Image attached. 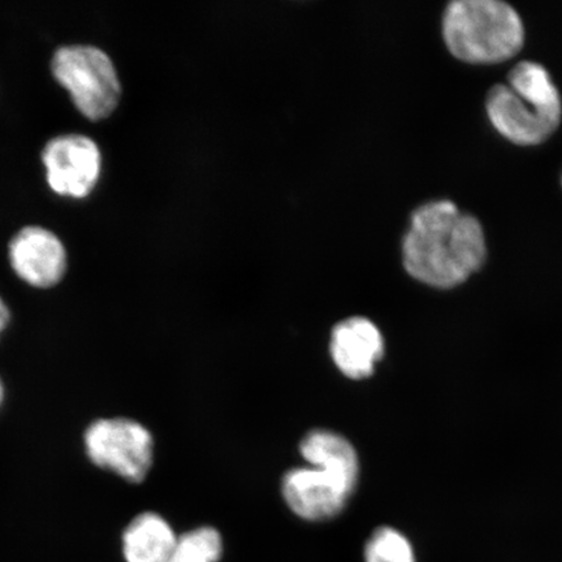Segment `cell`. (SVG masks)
Wrapping results in <instances>:
<instances>
[{
  "label": "cell",
  "mask_w": 562,
  "mask_h": 562,
  "mask_svg": "<svg viewBox=\"0 0 562 562\" xmlns=\"http://www.w3.org/2000/svg\"><path fill=\"white\" fill-rule=\"evenodd\" d=\"M404 269L422 284L451 290L480 271L487 259L486 236L476 216L449 200L413 211L403 243Z\"/></svg>",
  "instance_id": "obj_1"
},
{
  "label": "cell",
  "mask_w": 562,
  "mask_h": 562,
  "mask_svg": "<svg viewBox=\"0 0 562 562\" xmlns=\"http://www.w3.org/2000/svg\"><path fill=\"white\" fill-rule=\"evenodd\" d=\"M486 111L504 138L519 146H537L558 131L562 101L546 67L524 60L512 68L507 83L490 89Z\"/></svg>",
  "instance_id": "obj_2"
},
{
  "label": "cell",
  "mask_w": 562,
  "mask_h": 562,
  "mask_svg": "<svg viewBox=\"0 0 562 562\" xmlns=\"http://www.w3.org/2000/svg\"><path fill=\"white\" fill-rule=\"evenodd\" d=\"M441 26L449 53L470 65L507 61L524 47L522 20L502 0H454Z\"/></svg>",
  "instance_id": "obj_3"
},
{
  "label": "cell",
  "mask_w": 562,
  "mask_h": 562,
  "mask_svg": "<svg viewBox=\"0 0 562 562\" xmlns=\"http://www.w3.org/2000/svg\"><path fill=\"white\" fill-rule=\"evenodd\" d=\"M53 75L72 98L76 108L91 121L112 114L122 95L114 61L93 45L61 46L53 55Z\"/></svg>",
  "instance_id": "obj_4"
},
{
  "label": "cell",
  "mask_w": 562,
  "mask_h": 562,
  "mask_svg": "<svg viewBox=\"0 0 562 562\" xmlns=\"http://www.w3.org/2000/svg\"><path fill=\"white\" fill-rule=\"evenodd\" d=\"M83 447L93 465L126 482H143L153 465V435L130 418L94 420L83 432Z\"/></svg>",
  "instance_id": "obj_5"
},
{
  "label": "cell",
  "mask_w": 562,
  "mask_h": 562,
  "mask_svg": "<svg viewBox=\"0 0 562 562\" xmlns=\"http://www.w3.org/2000/svg\"><path fill=\"white\" fill-rule=\"evenodd\" d=\"M358 476L334 468L292 469L283 477V496L290 508L307 521H325L346 507Z\"/></svg>",
  "instance_id": "obj_6"
},
{
  "label": "cell",
  "mask_w": 562,
  "mask_h": 562,
  "mask_svg": "<svg viewBox=\"0 0 562 562\" xmlns=\"http://www.w3.org/2000/svg\"><path fill=\"white\" fill-rule=\"evenodd\" d=\"M46 180L55 193L83 199L97 186L102 153L93 138L81 133L53 137L42 150Z\"/></svg>",
  "instance_id": "obj_7"
},
{
  "label": "cell",
  "mask_w": 562,
  "mask_h": 562,
  "mask_svg": "<svg viewBox=\"0 0 562 562\" xmlns=\"http://www.w3.org/2000/svg\"><path fill=\"white\" fill-rule=\"evenodd\" d=\"M10 262L21 280L35 288H52L67 271L65 244L53 231L26 226L11 238Z\"/></svg>",
  "instance_id": "obj_8"
},
{
  "label": "cell",
  "mask_w": 562,
  "mask_h": 562,
  "mask_svg": "<svg viewBox=\"0 0 562 562\" xmlns=\"http://www.w3.org/2000/svg\"><path fill=\"white\" fill-rule=\"evenodd\" d=\"M384 355L379 328L363 316H351L336 325L331 336L333 360L344 375L364 379L374 372Z\"/></svg>",
  "instance_id": "obj_9"
},
{
  "label": "cell",
  "mask_w": 562,
  "mask_h": 562,
  "mask_svg": "<svg viewBox=\"0 0 562 562\" xmlns=\"http://www.w3.org/2000/svg\"><path fill=\"white\" fill-rule=\"evenodd\" d=\"M176 542L170 524L157 513L145 512L123 533L124 558L126 562H167Z\"/></svg>",
  "instance_id": "obj_10"
},
{
  "label": "cell",
  "mask_w": 562,
  "mask_h": 562,
  "mask_svg": "<svg viewBox=\"0 0 562 562\" xmlns=\"http://www.w3.org/2000/svg\"><path fill=\"white\" fill-rule=\"evenodd\" d=\"M300 451L313 467L334 468L355 476L360 473L356 449L339 434L314 430L302 440Z\"/></svg>",
  "instance_id": "obj_11"
},
{
  "label": "cell",
  "mask_w": 562,
  "mask_h": 562,
  "mask_svg": "<svg viewBox=\"0 0 562 562\" xmlns=\"http://www.w3.org/2000/svg\"><path fill=\"white\" fill-rule=\"evenodd\" d=\"M222 552L221 533L213 527H200L178 538L167 562H217Z\"/></svg>",
  "instance_id": "obj_12"
},
{
  "label": "cell",
  "mask_w": 562,
  "mask_h": 562,
  "mask_svg": "<svg viewBox=\"0 0 562 562\" xmlns=\"http://www.w3.org/2000/svg\"><path fill=\"white\" fill-rule=\"evenodd\" d=\"M367 562H417L413 547L402 532L381 527L372 533L364 548Z\"/></svg>",
  "instance_id": "obj_13"
},
{
  "label": "cell",
  "mask_w": 562,
  "mask_h": 562,
  "mask_svg": "<svg viewBox=\"0 0 562 562\" xmlns=\"http://www.w3.org/2000/svg\"><path fill=\"white\" fill-rule=\"evenodd\" d=\"M11 322V312L5 302L0 297V335L3 334L4 329L9 327Z\"/></svg>",
  "instance_id": "obj_14"
},
{
  "label": "cell",
  "mask_w": 562,
  "mask_h": 562,
  "mask_svg": "<svg viewBox=\"0 0 562 562\" xmlns=\"http://www.w3.org/2000/svg\"><path fill=\"white\" fill-rule=\"evenodd\" d=\"M5 398V389L2 378H0V409H2L3 403Z\"/></svg>",
  "instance_id": "obj_15"
},
{
  "label": "cell",
  "mask_w": 562,
  "mask_h": 562,
  "mask_svg": "<svg viewBox=\"0 0 562 562\" xmlns=\"http://www.w3.org/2000/svg\"><path fill=\"white\" fill-rule=\"evenodd\" d=\"M561 186H562V173H561Z\"/></svg>",
  "instance_id": "obj_16"
}]
</instances>
